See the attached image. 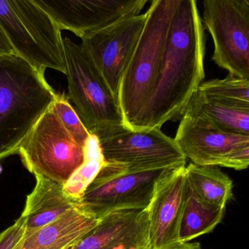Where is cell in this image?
I'll list each match as a JSON object with an SVG mask.
<instances>
[{"instance_id":"1","label":"cell","mask_w":249,"mask_h":249,"mask_svg":"<svg viewBox=\"0 0 249 249\" xmlns=\"http://www.w3.org/2000/svg\"><path fill=\"white\" fill-rule=\"evenodd\" d=\"M205 27L195 0H180L155 88L136 130L161 129L181 118L205 78Z\"/></svg>"},{"instance_id":"2","label":"cell","mask_w":249,"mask_h":249,"mask_svg":"<svg viewBox=\"0 0 249 249\" xmlns=\"http://www.w3.org/2000/svg\"><path fill=\"white\" fill-rule=\"evenodd\" d=\"M57 94L45 72L17 55L0 57V160L17 154Z\"/></svg>"},{"instance_id":"3","label":"cell","mask_w":249,"mask_h":249,"mask_svg":"<svg viewBox=\"0 0 249 249\" xmlns=\"http://www.w3.org/2000/svg\"><path fill=\"white\" fill-rule=\"evenodd\" d=\"M180 0H153L136 47L122 75L118 101L125 126L136 130L155 88L170 26Z\"/></svg>"},{"instance_id":"4","label":"cell","mask_w":249,"mask_h":249,"mask_svg":"<svg viewBox=\"0 0 249 249\" xmlns=\"http://www.w3.org/2000/svg\"><path fill=\"white\" fill-rule=\"evenodd\" d=\"M63 46L68 97L90 135L102 138L126 128L117 97L84 47L68 37Z\"/></svg>"},{"instance_id":"5","label":"cell","mask_w":249,"mask_h":249,"mask_svg":"<svg viewBox=\"0 0 249 249\" xmlns=\"http://www.w3.org/2000/svg\"><path fill=\"white\" fill-rule=\"evenodd\" d=\"M0 24L17 56L42 72L66 74L62 31L34 0H0Z\"/></svg>"},{"instance_id":"6","label":"cell","mask_w":249,"mask_h":249,"mask_svg":"<svg viewBox=\"0 0 249 249\" xmlns=\"http://www.w3.org/2000/svg\"><path fill=\"white\" fill-rule=\"evenodd\" d=\"M17 154L35 177L62 186L84 160V148L74 141L51 107L21 142Z\"/></svg>"},{"instance_id":"7","label":"cell","mask_w":249,"mask_h":249,"mask_svg":"<svg viewBox=\"0 0 249 249\" xmlns=\"http://www.w3.org/2000/svg\"><path fill=\"white\" fill-rule=\"evenodd\" d=\"M167 169L135 171L124 164L106 161L79 205L98 219L116 211L146 209L156 182Z\"/></svg>"},{"instance_id":"8","label":"cell","mask_w":249,"mask_h":249,"mask_svg":"<svg viewBox=\"0 0 249 249\" xmlns=\"http://www.w3.org/2000/svg\"><path fill=\"white\" fill-rule=\"evenodd\" d=\"M202 24L214 45L212 59L229 75L249 79V0H205Z\"/></svg>"},{"instance_id":"9","label":"cell","mask_w":249,"mask_h":249,"mask_svg":"<svg viewBox=\"0 0 249 249\" xmlns=\"http://www.w3.org/2000/svg\"><path fill=\"white\" fill-rule=\"evenodd\" d=\"M192 164L243 170L249 164V135L229 133L184 113L174 138Z\"/></svg>"},{"instance_id":"10","label":"cell","mask_w":249,"mask_h":249,"mask_svg":"<svg viewBox=\"0 0 249 249\" xmlns=\"http://www.w3.org/2000/svg\"><path fill=\"white\" fill-rule=\"evenodd\" d=\"M98 140L106 161L124 164L135 171L181 167L187 160L174 138L161 129L125 128Z\"/></svg>"},{"instance_id":"11","label":"cell","mask_w":249,"mask_h":249,"mask_svg":"<svg viewBox=\"0 0 249 249\" xmlns=\"http://www.w3.org/2000/svg\"><path fill=\"white\" fill-rule=\"evenodd\" d=\"M62 30L80 38L140 15L148 0H34Z\"/></svg>"},{"instance_id":"12","label":"cell","mask_w":249,"mask_h":249,"mask_svg":"<svg viewBox=\"0 0 249 249\" xmlns=\"http://www.w3.org/2000/svg\"><path fill=\"white\" fill-rule=\"evenodd\" d=\"M146 19L145 12L120 20L81 38V46L116 97L122 75L142 34Z\"/></svg>"},{"instance_id":"13","label":"cell","mask_w":249,"mask_h":249,"mask_svg":"<svg viewBox=\"0 0 249 249\" xmlns=\"http://www.w3.org/2000/svg\"><path fill=\"white\" fill-rule=\"evenodd\" d=\"M186 166L167 169L156 182L146 208L152 249H173L179 244V229L187 184Z\"/></svg>"},{"instance_id":"14","label":"cell","mask_w":249,"mask_h":249,"mask_svg":"<svg viewBox=\"0 0 249 249\" xmlns=\"http://www.w3.org/2000/svg\"><path fill=\"white\" fill-rule=\"evenodd\" d=\"M100 221L78 204L53 222L25 237L21 249H71Z\"/></svg>"},{"instance_id":"15","label":"cell","mask_w":249,"mask_h":249,"mask_svg":"<svg viewBox=\"0 0 249 249\" xmlns=\"http://www.w3.org/2000/svg\"><path fill=\"white\" fill-rule=\"evenodd\" d=\"M36 184L26 199L21 217L25 222V237L53 222L79 202L69 197L63 186L40 176H36Z\"/></svg>"},{"instance_id":"16","label":"cell","mask_w":249,"mask_h":249,"mask_svg":"<svg viewBox=\"0 0 249 249\" xmlns=\"http://www.w3.org/2000/svg\"><path fill=\"white\" fill-rule=\"evenodd\" d=\"M148 228L146 209L116 211L101 218L71 249H116Z\"/></svg>"},{"instance_id":"17","label":"cell","mask_w":249,"mask_h":249,"mask_svg":"<svg viewBox=\"0 0 249 249\" xmlns=\"http://www.w3.org/2000/svg\"><path fill=\"white\" fill-rule=\"evenodd\" d=\"M185 113L224 132L249 135V107L227 104L197 91Z\"/></svg>"},{"instance_id":"18","label":"cell","mask_w":249,"mask_h":249,"mask_svg":"<svg viewBox=\"0 0 249 249\" xmlns=\"http://www.w3.org/2000/svg\"><path fill=\"white\" fill-rule=\"evenodd\" d=\"M225 210L226 208L214 206L204 202L187 181L186 199L179 229V243H188L211 232L221 223Z\"/></svg>"},{"instance_id":"19","label":"cell","mask_w":249,"mask_h":249,"mask_svg":"<svg viewBox=\"0 0 249 249\" xmlns=\"http://www.w3.org/2000/svg\"><path fill=\"white\" fill-rule=\"evenodd\" d=\"M186 180L204 202L226 208L232 196L233 182L218 167L197 166L190 163L185 167Z\"/></svg>"},{"instance_id":"20","label":"cell","mask_w":249,"mask_h":249,"mask_svg":"<svg viewBox=\"0 0 249 249\" xmlns=\"http://www.w3.org/2000/svg\"><path fill=\"white\" fill-rule=\"evenodd\" d=\"M84 160L80 167L63 185V191L69 197L79 202L106 163L98 138L90 135L84 147Z\"/></svg>"},{"instance_id":"21","label":"cell","mask_w":249,"mask_h":249,"mask_svg":"<svg viewBox=\"0 0 249 249\" xmlns=\"http://www.w3.org/2000/svg\"><path fill=\"white\" fill-rule=\"evenodd\" d=\"M206 97L239 107H249V79L229 75L202 83L197 90Z\"/></svg>"},{"instance_id":"22","label":"cell","mask_w":249,"mask_h":249,"mask_svg":"<svg viewBox=\"0 0 249 249\" xmlns=\"http://www.w3.org/2000/svg\"><path fill=\"white\" fill-rule=\"evenodd\" d=\"M51 108L74 141L84 148L90 134L83 124L68 97L64 94L58 93Z\"/></svg>"},{"instance_id":"23","label":"cell","mask_w":249,"mask_h":249,"mask_svg":"<svg viewBox=\"0 0 249 249\" xmlns=\"http://www.w3.org/2000/svg\"><path fill=\"white\" fill-rule=\"evenodd\" d=\"M25 238V222L20 216L12 225L0 233V249H21Z\"/></svg>"},{"instance_id":"24","label":"cell","mask_w":249,"mask_h":249,"mask_svg":"<svg viewBox=\"0 0 249 249\" xmlns=\"http://www.w3.org/2000/svg\"><path fill=\"white\" fill-rule=\"evenodd\" d=\"M116 249H152L150 244L148 228L133 238L122 243Z\"/></svg>"},{"instance_id":"25","label":"cell","mask_w":249,"mask_h":249,"mask_svg":"<svg viewBox=\"0 0 249 249\" xmlns=\"http://www.w3.org/2000/svg\"><path fill=\"white\" fill-rule=\"evenodd\" d=\"M16 54L14 48L11 46L5 31L0 24V57Z\"/></svg>"},{"instance_id":"26","label":"cell","mask_w":249,"mask_h":249,"mask_svg":"<svg viewBox=\"0 0 249 249\" xmlns=\"http://www.w3.org/2000/svg\"><path fill=\"white\" fill-rule=\"evenodd\" d=\"M173 249H202V248L199 243L188 242V243H179Z\"/></svg>"},{"instance_id":"27","label":"cell","mask_w":249,"mask_h":249,"mask_svg":"<svg viewBox=\"0 0 249 249\" xmlns=\"http://www.w3.org/2000/svg\"><path fill=\"white\" fill-rule=\"evenodd\" d=\"M2 166L0 165V173H2Z\"/></svg>"}]
</instances>
